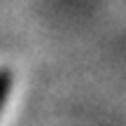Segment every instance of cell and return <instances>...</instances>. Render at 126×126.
Returning <instances> with one entry per match:
<instances>
[{
    "label": "cell",
    "instance_id": "1",
    "mask_svg": "<svg viewBox=\"0 0 126 126\" xmlns=\"http://www.w3.org/2000/svg\"><path fill=\"white\" fill-rule=\"evenodd\" d=\"M7 89H9V75L7 72H0V108H2L5 96H7Z\"/></svg>",
    "mask_w": 126,
    "mask_h": 126
}]
</instances>
